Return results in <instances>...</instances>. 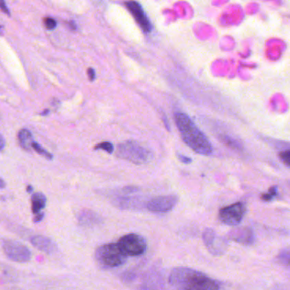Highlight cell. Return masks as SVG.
Wrapping results in <instances>:
<instances>
[{
  "instance_id": "cell-1",
  "label": "cell",
  "mask_w": 290,
  "mask_h": 290,
  "mask_svg": "<svg viewBox=\"0 0 290 290\" xmlns=\"http://www.w3.org/2000/svg\"><path fill=\"white\" fill-rule=\"evenodd\" d=\"M175 121L183 141L193 151L203 155L212 154L211 143L187 114L181 112H176Z\"/></svg>"
},
{
  "instance_id": "cell-2",
  "label": "cell",
  "mask_w": 290,
  "mask_h": 290,
  "mask_svg": "<svg viewBox=\"0 0 290 290\" xmlns=\"http://www.w3.org/2000/svg\"><path fill=\"white\" fill-rule=\"evenodd\" d=\"M169 282L178 289H219L220 283L206 275L189 268H175L169 276Z\"/></svg>"
},
{
  "instance_id": "cell-3",
  "label": "cell",
  "mask_w": 290,
  "mask_h": 290,
  "mask_svg": "<svg viewBox=\"0 0 290 290\" xmlns=\"http://www.w3.org/2000/svg\"><path fill=\"white\" fill-rule=\"evenodd\" d=\"M126 255L117 243H109L101 246L95 251V259L102 268H116L123 265Z\"/></svg>"
},
{
  "instance_id": "cell-4",
  "label": "cell",
  "mask_w": 290,
  "mask_h": 290,
  "mask_svg": "<svg viewBox=\"0 0 290 290\" xmlns=\"http://www.w3.org/2000/svg\"><path fill=\"white\" fill-rule=\"evenodd\" d=\"M117 156L135 165H143L152 159V154L139 143L128 140L117 147Z\"/></svg>"
},
{
  "instance_id": "cell-5",
  "label": "cell",
  "mask_w": 290,
  "mask_h": 290,
  "mask_svg": "<svg viewBox=\"0 0 290 290\" xmlns=\"http://www.w3.org/2000/svg\"><path fill=\"white\" fill-rule=\"evenodd\" d=\"M117 244L127 256H140L147 249L145 238L135 233L121 237Z\"/></svg>"
},
{
  "instance_id": "cell-6",
  "label": "cell",
  "mask_w": 290,
  "mask_h": 290,
  "mask_svg": "<svg viewBox=\"0 0 290 290\" xmlns=\"http://www.w3.org/2000/svg\"><path fill=\"white\" fill-rule=\"evenodd\" d=\"M3 250L9 259L17 263L28 262L31 259V252L24 244L14 240L4 241Z\"/></svg>"
},
{
  "instance_id": "cell-7",
  "label": "cell",
  "mask_w": 290,
  "mask_h": 290,
  "mask_svg": "<svg viewBox=\"0 0 290 290\" xmlns=\"http://www.w3.org/2000/svg\"><path fill=\"white\" fill-rule=\"evenodd\" d=\"M245 213V204L238 202L222 208L219 213V219L222 223L228 226H237L243 221Z\"/></svg>"
},
{
  "instance_id": "cell-8",
  "label": "cell",
  "mask_w": 290,
  "mask_h": 290,
  "mask_svg": "<svg viewBox=\"0 0 290 290\" xmlns=\"http://www.w3.org/2000/svg\"><path fill=\"white\" fill-rule=\"evenodd\" d=\"M203 240L211 254L214 255H222L227 248L226 240L220 237L212 229L207 228L203 234Z\"/></svg>"
},
{
  "instance_id": "cell-9",
  "label": "cell",
  "mask_w": 290,
  "mask_h": 290,
  "mask_svg": "<svg viewBox=\"0 0 290 290\" xmlns=\"http://www.w3.org/2000/svg\"><path fill=\"white\" fill-rule=\"evenodd\" d=\"M178 198L176 195L159 196L148 202L147 209L157 214L167 213L176 206Z\"/></svg>"
},
{
  "instance_id": "cell-10",
  "label": "cell",
  "mask_w": 290,
  "mask_h": 290,
  "mask_svg": "<svg viewBox=\"0 0 290 290\" xmlns=\"http://www.w3.org/2000/svg\"><path fill=\"white\" fill-rule=\"evenodd\" d=\"M125 6L128 9V12H130L132 16L134 17L139 27L142 28L143 31L145 32V33H150L152 31V29H153V26H152V23H150V21L148 19V16L146 14L142 6H140L137 1H134V0L127 1L125 3Z\"/></svg>"
},
{
  "instance_id": "cell-11",
  "label": "cell",
  "mask_w": 290,
  "mask_h": 290,
  "mask_svg": "<svg viewBox=\"0 0 290 290\" xmlns=\"http://www.w3.org/2000/svg\"><path fill=\"white\" fill-rule=\"evenodd\" d=\"M228 238L243 245H252L255 241L254 232L249 227L234 229L228 234Z\"/></svg>"
},
{
  "instance_id": "cell-12",
  "label": "cell",
  "mask_w": 290,
  "mask_h": 290,
  "mask_svg": "<svg viewBox=\"0 0 290 290\" xmlns=\"http://www.w3.org/2000/svg\"><path fill=\"white\" fill-rule=\"evenodd\" d=\"M31 243L34 247L46 254H53L56 250V244L51 238L45 236H34L31 238Z\"/></svg>"
},
{
  "instance_id": "cell-13",
  "label": "cell",
  "mask_w": 290,
  "mask_h": 290,
  "mask_svg": "<svg viewBox=\"0 0 290 290\" xmlns=\"http://www.w3.org/2000/svg\"><path fill=\"white\" fill-rule=\"evenodd\" d=\"M78 221L83 226H94L96 224L100 223L101 219L99 215L90 210H84L78 215Z\"/></svg>"
},
{
  "instance_id": "cell-14",
  "label": "cell",
  "mask_w": 290,
  "mask_h": 290,
  "mask_svg": "<svg viewBox=\"0 0 290 290\" xmlns=\"http://www.w3.org/2000/svg\"><path fill=\"white\" fill-rule=\"evenodd\" d=\"M17 139L22 148L26 151L30 152L32 150V144L34 142V137L31 132L28 129H21L17 134Z\"/></svg>"
},
{
  "instance_id": "cell-15",
  "label": "cell",
  "mask_w": 290,
  "mask_h": 290,
  "mask_svg": "<svg viewBox=\"0 0 290 290\" xmlns=\"http://www.w3.org/2000/svg\"><path fill=\"white\" fill-rule=\"evenodd\" d=\"M46 197L42 193H35L32 195V211L34 214L40 212L46 205Z\"/></svg>"
},
{
  "instance_id": "cell-16",
  "label": "cell",
  "mask_w": 290,
  "mask_h": 290,
  "mask_svg": "<svg viewBox=\"0 0 290 290\" xmlns=\"http://www.w3.org/2000/svg\"><path fill=\"white\" fill-rule=\"evenodd\" d=\"M220 139H221V142H223L225 145L227 146L229 148L235 149L237 151H242L243 150V145L238 140L232 138V137L223 134V135H221L220 137Z\"/></svg>"
},
{
  "instance_id": "cell-17",
  "label": "cell",
  "mask_w": 290,
  "mask_h": 290,
  "mask_svg": "<svg viewBox=\"0 0 290 290\" xmlns=\"http://www.w3.org/2000/svg\"><path fill=\"white\" fill-rule=\"evenodd\" d=\"M32 149H34V151L38 153L39 155L45 157V159H49V160H52L54 159L53 154H51L50 152L45 150V148H42L41 146L38 144L37 142H33L32 144Z\"/></svg>"
},
{
  "instance_id": "cell-18",
  "label": "cell",
  "mask_w": 290,
  "mask_h": 290,
  "mask_svg": "<svg viewBox=\"0 0 290 290\" xmlns=\"http://www.w3.org/2000/svg\"><path fill=\"white\" fill-rule=\"evenodd\" d=\"M95 150L101 149V150H104V151H106V153L111 154L113 153L114 148H113V145H112V143L108 142V141H105V142H101L95 146Z\"/></svg>"
},
{
  "instance_id": "cell-19",
  "label": "cell",
  "mask_w": 290,
  "mask_h": 290,
  "mask_svg": "<svg viewBox=\"0 0 290 290\" xmlns=\"http://www.w3.org/2000/svg\"><path fill=\"white\" fill-rule=\"evenodd\" d=\"M289 259H290V254H289V250L286 248V249H283L282 252H281V254H279L278 255V260L279 262L282 263L283 265H289Z\"/></svg>"
},
{
  "instance_id": "cell-20",
  "label": "cell",
  "mask_w": 290,
  "mask_h": 290,
  "mask_svg": "<svg viewBox=\"0 0 290 290\" xmlns=\"http://www.w3.org/2000/svg\"><path fill=\"white\" fill-rule=\"evenodd\" d=\"M276 194H277V188L276 187H271L267 193L263 194L261 198L264 201H271L276 197Z\"/></svg>"
},
{
  "instance_id": "cell-21",
  "label": "cell",
  "mask_w": 290,
  "mask_h": 290,
  "mask_svg": "<svg viewBox=\"0 0 290 290\" xmlns=\"http://www.w3.org/2000/svg\"><path fill=\"white\" fill-rule=\"evenodd\" d=\"M44 23H45V28L50 30H52L56 27V20H54L51 17H46L44 19Z\"/></svg>"
},
{
  "instance_id": "cell-22",
  "label": "cell",
  "mask_w": 290,
  "mask_h": 290,
  "mask_svg": "<svg viewBox=\"0 0 290 290\" xmlns=\"http://www.w3.org/2000/svg\"><path fill=\"white\" fill-rule=\"evenodd\" d=\"M289 156H290V152L288 149L287 150H285V151L282 152L281 154H280V158L282 159V161L286 164L287 166H289Z\"/></svg>"
},
{
  "instance_id": "cell-23",
  "label": "cell",
  "mask_w": 290,
  "mask_h": 290,
  "mask_svg": "<svg viewBox=\"0 0 290 290\" xmlns=\"http://www.w3.org/2000/svg\"><path fill=\"white\" fill-rule=\"evenodd\" d=\"M177 158L181 162L184 163V164H191L193 159L189 158V157L185 156L183 154H177Z\"/></svg>"
},
{
  "instance_id": "cell-24",
  "label": "cell",
  "mask_w": 290,
  "mask_h": 290,
  "mask_svg": "<svg viewBox=\"0 0 290 290\" xmlns=\"http://www.w3.org/2000/svg\"><path fill=\"white\" fill-rule=\"evenodd\" d=\"M44 215H45V214L41 212V211H40V212L36 213V214H34V223H38V222H40V221H42L43 219H44Z\"/></svg>"
},
{
  "instance_id": "cell-25",
  "label": "cell",
  "mask_w": 290,
  "mask_h": 290,
  "mask_svg": "<svg viewBox=\"0 0 290 290\" xmlns=\"http://www.w3.org/2000/svg\"><path fill=\"white\" fill-rule=\"evenodd\" d=\"M0 10L4 12V13H6V14L10 15V12H9L8 8H7V6H6V2H5V0H0Z\"/></svg>"
},
{
  "instance_id": "cell-26",
  "label": "cell",
  "mask_w": 290,
  "mask_h": 290,
  "mask_svg": "<svg viewBox=\"0 0 290 290\" xmlns=\"http://www.w3.org/2000/svg\"><path fill=\"white\" fill-rule=\"evenodd\" d=\"M88 75H89V80L94 81L95 78V70L93 69V68H89V70H88Z\"/></svg>"
},
{
  "instance_id": "cell-27",
  "label": "cell",
  "mask_w": 290,
  "mask_h": 290,
  "mask_svg": "<svg viewBox=\"0 0 290 290\" xmlns=\"http://www.w3.org/2000/svg\"><path fill=\"white\" fill-rule=\"evenodd\" d=\"M5 147H6V140L4 139V137L2 136V134H0V151H2Z\"/></svg>"
},
{
  "instance_id": "cell-28",
  "label": "cell",
  "mask_w": 290,
  "mask_h": 290,
  "mask_svg": "<svg viewBox=\"0 0 290 290\" xmlns=\"http://www.w3.org/2000/svg\"><path fill=\"white\" fill-rule=\"evenodd\" d=\"M68 27H69L71 29H73V30L77 29V26H76L75 23H73V22H70V23H68Z\"/></svg>"
},
{
  "instance_id": "cell-29",
  "label": "cell",
  "mask_w": 290,
  "mask_h": 290,
  "mask_svg": "<svg viewBox=\"0 0 290 290\" xmlns=\"http://www.w3.org/2000/svg\"><path fill=\"white\" fill-rule=\"evenodd\" d=\"M6 187V183L3 179L0 178V189H4Z\"/></svg>"
},
{
  "instance_id": "cell-30",
  "label": "cell",
  "mask_w": 290,
  "mask_h": 290,
  "mask_svg": "<svg viewBox=\"0 0 290 290\" xmlns=\"http://www.w3.org/2000/svg\"><path fill=\"white\" fill-rule=\"evenodd\" d=\"M33 190H34V188H33V187H32L31 185H28V187H27V192L30 193L33 192Z\"/></svg>"
},
{
  "instance_id": "cell-31",
  "label": "cell",
  "mask_w": 290,
  "mask_h": 290,
  "mask_svg": "<svg viewBox=\"0 0 290 290\" xmlns=\"http://www.w3.org/2000/svg\"><path fill=\"white\" fill-rule=\"evenodd\" d=\"M49 112H50V111H49L48 109H46V110H45V111L41 113V115H42V116H46V115L49 114Z\"/></svg>"
}]
</instances>
